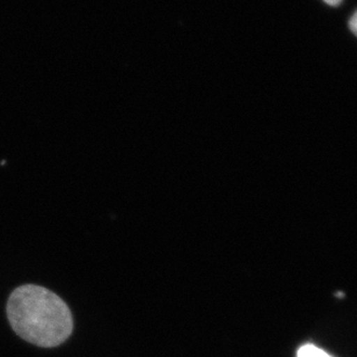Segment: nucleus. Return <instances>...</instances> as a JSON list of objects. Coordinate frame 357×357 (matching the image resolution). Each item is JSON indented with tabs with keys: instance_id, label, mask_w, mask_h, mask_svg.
Listing matches in <instances>:
<instances>
[{
	"instance_id": "obj_1",
	"label": "nucleus",
	"mask_w": 357,
	"mask_h": 357,
	"mask_svg": "<svg viewBox=\"0 0 357 357\" xmlns=\"http://www.w3.org/2000/svg\"><path fill=\"white\" fill-rule=\"evenodd\" d=\"M6 311L14 332L38 347H57L73 334V317L69 306L41 285L24 284L15 289Z\"/></svg>"
},
{
	"instance_id": "obj_2",
	"label": "nucleus",
	"mask_w": 357,
	"mask_h": 357,
	"mask_svg": "<svg viewBox=\"0 0 357 357\" xmlns=\"http://www.w3.org/2000/svg\"><path fill=\"white\" fill-rule=\"evenodd\" d=\"M297 357H332L313 344H305L299 348Z\"/></svg>"
},
{
	"instance_id": "obj_3",
	"label": "nucleus",
	"mask_w": 357,
	"mask_h": 357,
	"mask_svg": "<svg viewBox=\"0 0 357 357\" xmlns=\"http://www.w3.org/2000/svg\"><path fill=\"white\" fill-rule=\"evenodd\" d=\"M349 28L357 36V10L351 15V20H349Z\"/></svg>"
},
{
	"instance_id": "obj_4",
	"label": "nucleus",
	"mask_w": 357,
	"mask_h": 357,
	"mask_svg": "<svg viewBox=\"0 0 357 357\" xmlns=\"http://www.w3.org/2000/svg\"><path fill=\"white\" fill-rule=\"evenodd\" d=\"M324 1L328 3L330 6H339L342 3V0H324Z\"/></svg>"
}]
</instances>
